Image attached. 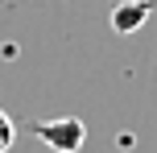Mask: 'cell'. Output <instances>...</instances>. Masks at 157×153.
Listing matches in <instances>:
<instances>
[{
    "label": "cell",
    "mask_w": 157,
    "mask_h": 153,
    "mask_svg": "<svg viewBox=\"0 0 157 153\" xmlns=\"http://www.w3.org/2000/svg\"><path fill=\"white\" fill-rule=\"evenodd\" d=\"M41 145H50L54 153H78L87 141V124L78 116H54V120H37L33 124Z\"/></svg>",
    "instance_id": "cell-1"
},
{
    "label": "cell",
    "mask_w": 157,
    "mask_h": 153,
    "mask_svg": "<svg viewBox=\"0 0 157 153\" xmlns=\"http://www.w3.org/2000/svg\"><path fill=\"white\" fill-rule=\"evenodd\" d=\"M149 17H153V4H149V0H120V4L112 8V29L128 37V33L145 29Z\"/></svg>",
    "instance_id": "cell-2"
},
{
    "label": "cell",
    "mask_w": 157,
    "mask_h": 153,
    "mask_svg": "<svg viewBox=\"0 0 157 153\" xmlns=\"http://www.w3.org/2000/svg\"><path fill=\"white\" fill-rule=\"evenodd\" d=\"M13 141H17V124H13V116L0 108V153L13 149Z\"/></svg>",
    "instance_id": "cell-3"
}]
</instances>
